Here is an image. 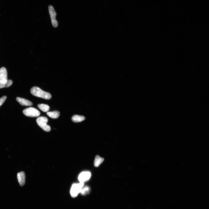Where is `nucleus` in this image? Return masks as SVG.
<instances>
[{
	"instance_id": "obj_7",
	"label": "nucleus",
	"mask_w": 209,
	"mask_h": 209,
	"mask_svg": "<svg viewBox=\"0 0 209 209\" xmlns=\"http://www.w3.org/2000/svg\"><path fill=\"white\" fill-rule=\"evenodd\" d=\"M17 178L18 182L21 186L24 185L26 181V175L25 173L23 172H20L17 174Z\"/></svg>"
},
{
	"instance_id": "obj_17",
	"label": "nucleus",
	"mask_w": 209,
	"mask_h": 209,
	"mask_svg": "<svg viewBox=\"0 0 209 209\" xmlns=\"http://www.w3.org/2000/svg\"><path fill=\"white\" fill-rule=\"evenodd\" d=\"M52 25L53 27L55 28H57L58 25V23L57 20L56 19L55 20L52 21Z\"/></svg>"
},
{
	"instance_id": "obj_1",
	"label": "nucleus",
	"mask_w": 209,
	"mask_h": 209,
	"mask_svg": "<svg viewBox=\"0 0 209 209\" xmlns=\"http://www.w3.org/2000/svg\"><path fill=\"white\" fill-rule=\"evenodd\" d=\"M31 94L36 97L49 100L52 98L50 93L44 91L38 87H34L32 88L30 91Z\"/></svg>"
},
{
	"instance_id": "obj_3",
	"label": "nucleus",
	"mask_w": 209,
	"mask_h": 209,
	"mask_svg": "<svg viewBox=\"0 0 209 209\" xmlns=\"http://www.w3.org/2000/svg\"><path fill=\"white\" fill-rule=\"evenodd\" d=\"M84 185V183H76L73 184L71 190V194L73 198L76 197L81 193Z\"/></svg>"
},
{
	"instance_id": "obj_9",
	"label": "nucleus",
	"mask_w": 209,
	"mask_h": 209,
	"mask_svg": "<svg viewBox=\"0 0 209 209\" xmlns=\"http://www.w3.org/2000/svg\"><path fill=\"white\" fill-rule=\"evenodd\" d=\"M85 119V118L84 116L79 115H75L73 116L72 118V121L75 123H78L81 122Z\"/></svg>"
},
{
	"instance_id": "obj_8",
	"label": "nucleus",
	"mask_w": 209,
	"mask_h": 209,
	"mask_svg": "<svg viewBox=\"0 0 209 209\" xmlns=\"http://www.w3.org/2000/svg\"><path fill=\"white\" fill-rule=\"evenodd\" d=\"M16 100L22 106H30L33 105L32 102L24 98L17 97L16 98Z\"/></svg>"
},
{
	"instance_id": "obj_16",
	"label": "nucleus",
	"mask_w": 209,
	"mask_h": 209,
	"mask_svg": "<svg viewBox=\"0 0 209 209\" xmlns=\"http://www.w3.org/2000/svg\"><path fill=\"white\" fill-rule=\"evenodd\" d=\"M7 98L6 96H4L0 98V107H1L4 103Z\"/></svg>"
},
{
	"instance_id": "obj_15",
	"label": "nucleus",
	"mask_w": 209,
	"mask_h": 209,
	"mask_svg": "<svg viewBox=\"0 0 209 209\" xmlns=\"http://www.w3.org/2000/svg\"><path fill=\"white\" fill-rule=\"evenodd\" d=\"M90 188L87 186H86L82 188L80 193L82 195H85L88 194Z\"/></svg>"
},
{
	"instance_id": "obj_6",
	"label": "nucleus",
	"mask_w": 209,
	"mask_h": 209,
	"mask_svg": "<svg viewBox=\"0 0 209 209\" xmlns=\"http://www.w3.org/2000/svg\"><path fill=\"white\" fill-rule=\"evenodd\" d=\"M7 80V69L4 67L0 69V82H5Z\"/></svg>"
},
{
	"instance_id": "obj_5",
	"label": "nucleus",
	"mask_w": 209,
	"mask_h": 209,
	"mask_svg": "<svg viewBox=\"0 0 209 209\" xmlns=\"http://www.w3.org/2000/svg\"><path fill=\"white\" fill-rule=\"evenodd\" d=\"M91 174L88 171H84L81 173L79 175L78 179L80 182L84 183L88 181L90 178Z\"/></svg>"
},
{
	"instance_id": "obj_2",
	"label": "nucleus",
	"mask_w": 209,
	"mask_h": 209,
	"mask_svg": "<svg viewBox=\"0 0 209 209\" xmlns=\"http://www.w3.org/2000/svg\"><path fill=\"white\" fill-rule=\"evenodd\" d=\"M48 122V119L44 117H39L36 120V122L38 125L44 130L49 132L51 130V127L47 124Z\"/></svg>"
},
{
	"instance_id": "obj_10",
	"label": "nucleus",
	"mask_w": 209,
	"mask_h": 209,
	"mask_svg": "<svg viewBox=\"0 0 209 209\" xmlns=\"http://www.w3.org/2000/svg\"><path fill=\"white\" fill-rule=\"evenodd\" d=\"M49 11L51 20L53 21L56 20V13L53 6L52 5L49 6Z\"/></svg>"
},
{
	"instance_id": "obj_11",
	"label": "nucleus",
	"mask_w": 209,
	"mask_h": 209,
	"mask_svg": "<svg viewBox=\"0 0 209 209\" xmlns=\"http://www.w3.org/2000/svg\"><path fill=\"white\" fill-rule=\"evenodd\" d=\"M46 114L50 118L56 119L59 118L60 113L58 111H55L53 112H48L46 113Z\"/></svg>"
},
{
	"instance_id": "obj_12",
	"label": "nucleus",
	"mask_w": 209,
	"mask_h": 209,
	"mask_svg": "<svg viewBox=\"0 0 209 209\" xmlns=\"http://www.w3.org/2000/svg\"><path fill=\"white\" fill-rule=\"evenodd\" d=\"M104 159L99 155L97 156L94 161V166L96 167H99L103 162Z\"/></svg>"
},
{
	"instance_id": "obj_13",
	"label": "nucleus",
	"mask_w": 209,
	"mask_h": 209,
	"mask_svg": "<svg viewBox=\"0 0 209 209\" xmlns=\"http://www.w3.org/2000/svg\"><path fill=\"white\" fill-rule=\"evenodd\" d=\"M13 83V81L11 80H7L5 82H0V89L9 87L12 85Z\"/></svg>"
},
{
	"instance_id": "obj_4",
	"label": "nucleus",
	"mask_w": 209,
	"mask_h": 209,
	"mask_svg": "<svg viewBox=\"0 0 209 209\" xmlns=\"http://www.w3.org/2000/svg\"><path fill=\"white\" fill-rule=\"evenodd\" d=\"M23 113L28 117L32 118L38 117L40 114L38 110L33 107L25 109L23 110Z\"/></svg>"
},
{
	"instance_id": "obj_14",
	"label": "nucleus",
	"mask_w": 209,
	"mask_h": 209,
	"mask_svg": "<svg viewBox=\"0 0 209 209\" xmlns=\"http://www.w3.org/2000/svg\"><path fill=\"white\" fill-rule=\"evenodd\" d=\"M38 107L40 109L44 112H47L50 109V107L46 104H39L38 105Z\"/></svg>"
}]
</instances>
